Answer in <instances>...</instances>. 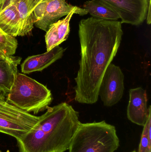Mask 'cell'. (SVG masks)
I'll use <instances>...</instances> for the list:
<instances>
[{"label": "cell", "instance_id": "5bb4252c", "mask_svg": "<svg viewBox=\"0 0 151 152\" xmlns=\"http://www.w3.org/2000/svg\"><path fill=\"white\" fill-rule=\"evenodd\" d=\"M83 9L94 18L107 20H117L120 18L118 14L107 4L100 0L87 1Z\"/></svg>", "mask_w": 151, "mask_h": 152}, {"label": "cell", "instance_id": "2e32d148", "mask_svg": "<svg viewBox=\"0 0 151 152\" xmlns=\"http://www.w3.org/2000/svg\"><path fill=\"white\" fill-rule=\"evenodd\" d=\"M137 152H151V113L144 126Z\"/></svg>", "mask_w": 151, "mask_h": 152}, {"label": "cell", "instance_id": "7402d4cb", "mask_svg": "<svg viewBox=\"0 0 151 152\" xmlns=\"http://www.w3.org/2000/svg\"><path fill=\"white\" fill-rule=\"evenodd\" d=\"M0 152H1V151H0Z\"/></svg>", "mask_w": 151, "mask_h": 152}, {"label": "cell", "instance_id": "d6986e66", "mask_svg": "<svg viewBox=\"0 0 151 152\" xmlns=\"http://www.w3.org/2000/svg\"><path fill=\"white\" fill-rule=\"evenodd\" d=\"M5 101V95L2 93L0 92V102H2V101Z\"/></svg>", "mask_w": 151, "mask_h": 152}, {"label": "cell", "instance_id": "ffe728a7", "mask_svg": "<svg viewBox=\"0 0 151 152\" xmlns=\"http://www.w3.org/2000/svg\"><path fill=\"white\" fill-rule=\"evenodd\" d=\"M7 57H8V56H6L4 53H3L2 52L0 51V59L5 58Z\"/></svg>", "mask_w": 151, "mask_h": 152}, {"label": "cell", "instance_id": "9c48e42d", "mask_svg": "<svg viewBox=\"0 0 151 152\" xmlns=\"http://www.w3.org/2000/svg\"><path fill=\"white\" fill-rule=\"evenodd\" d=\"M111 8L119 16L121 23L142 25L146 19L151 0H100Z\"/></svg>", "mask_w": 151, "mask_h": 152}, {"label": "cell", "instance_id": "3957f363", "mask_svg": "<svg viewBox=\"0 0 151 152\" xmlns=\"http://www.w3.org/2000/svg\"><path fill=\"white\" fill-rule=\"evenodd\" d=\"M119 146L116 128L103 121L80 122L68 150L69 152H114Z\"/></svg>", "mask_w": 151, "mask_h": 152}, {"label": "cell", "instance_id": "52a82bcc", "mask_svg": "<svg viewBox=\"0 0 151 152\" xmlns=\"http://www.w3.org/2000/svg\"><path fill=\"white\" fill-rule=\"evenodd\" d=\"M79 8L67 3L66 0H41L32 12L34 25L47 32L60 18Z\"/></svg>", "mask_w": 151, "mask_h": 152}, {"label": "cell", "instance_id": "7c38bea8", "mask_svg": "<svg viewBox=\"0 0 151 152\" xmlns=\"http://www.w3.org/2000/svg\"><path fill=\"white\" fill-rule=\"evenodd\" d=\"M65 50L59 45L43 54L28 57L21 65V72L29 74L42 71L61 58Z\"/></svg>", "mask_w": 151, "mask_h": 152}, {"label": "cell", "instance_id": "30bf717a", "mask_svg": "<svg viewBox=\"0 0 151 152\" xmlns=\"http://www.w3.org/2000/svg\"><path fill=\"white\" fill-rule=\"evenodd\" d=\"M129 99L127 109V115L130 121L144 126L151 113L150 105L147 107L146 91L142 88H131L129 91Z\"/></svg>", "mask_w": 151, "mask_h": 152}, {"label": "cell", "instance_id": "7a4b0ae2", "mask_svg": "<svg viewBox=\"0 0 151 152\" xmlns=\"http://www.w3.org/2000/svg\"><path fill=\"white\" fill-rule=\"evenodd\" d=\"M39 121L17 140L18 152H65L80 121L79 113L66 102L47 107Z\"/></svg>", "mask_w": 151, "mask_h": 152}, {"label": "cell", "instance_id": "8992f818", "mask_svg": "<svg viewBox=\"0 0 151 152\" xmlns=\"http://www.w3.org/2000/svg\"><path fill=\"white\" fill-rule=\"evenodd\" d=\"M40 116L25 111L6 101L0 102V133L16 140L28 133L35 125Z\"/></svg>", "mask_w": 151, "mask_h": 152}, {"label": "cell", "instance_id": "44dd1931", "mask_svg": "<svg viewBox=\"0 0 151 152\" xmlns=\"http://www.w3.org/2000/svg\"><path fill=\"white\" fill-rule=\"evenodd\" d=\"M131 152H137L135 151H133Z\"/></svg>", "mask_w": 151, "mask_h": 152}, {"label": "cell", "instance_id": "ac0fdd59", "mask_svg": "<svg viewBox=\"0 0 151 152\" xmlns=\"http://www.w3.org/2000/svg\"><path fill=\"white\" fill-rule=\"evenodd\" d=\"M41 0H31V3H32V6H33V9L35 8V6L40 2Z\"/></svg>", "mask_w": 151, "mask_h": 152}, {"label": "cell", "instance_id": "9a60e30c", "mask_svg": "<svg viewBox=\"0 0 151 152\" xmlns=\"http://www.w3.org/2000/svg\"><path fill=\"white\" fill-rule=\"evenodd\" d=\"M17 45L16 37L6 34L0 28V51L6 56H13Z\"/></svg>", "mask_w": 151, "mask_h": 152}, {"label": "cell", "instance_id": "8fae6325", "mask_svg": "<svg viewBox=\"0 0 151 152\" xmlns=\"http://www.w3.org/2000/svg\"><path fill=\"white\" fill-rule=\"evenodd\" d=\"M88 13L85 9L80 7L79 9L73 10L64 18L58 20L52 24L45 35L47 51L59 46L67 39L70 32V20L74 14L84 16Z\"/></svg>", "mask_w": 151, "mask_h": 152}, {"label": "cell", "instance_id": "5b68a950", "mask_svg": "<svg viewBox=\"0 0 151 152\" xmlns=\"http://www.w3.org/2000/svg\"><path fill=\"white\" fill-rule=\"evenodd\" d=\"M31 0H0V28L16 37L32 33L34 27Z\"/></svg>", "mask_w": 151, "mask_h": 152}, {"label": "cell", "instance_id": "ba28073f", "mask_svg": "<svg viewBox=\"0 0 151 152\" xmlns=\"http://www.w3.org/2000/svg\"><path fill=\"white\" fill-rule=\"evenodd\" d=\"M124 80L120 68L111 63L102 79L98 92L104 106L111 107L121 100L124 94Z\"/></svg>", "mask_w": 151, "mask_h": 152}, {"label": "cell", "instance_id": "6da1fadb", "mask_svg": "<svg viewBox=\"0 0 151 152\" xmlns=\"http://www.w3.org/2000/svg\"><path fill=\"white\" fill-rule=\"evenodd\" d=\"M122 23L91 17L81 20L79 36L81 59L75 78V100L93 104L106 69L116 56L123 34Z\"/></svg>", "mask_w": 151, "mask_h": 152}, {"label": "cell", "instance_id": "4fadbf2b", "mask_svg": "<svg viewBox=\"0 0 151 152\" xmlns=\"http://www.w3.org/2000/svg\"><path fill=\"white\" fill-rule=\"evenodd\" d=\"M21 59L20 57L13 56L0 59V92L5 96L11 89Z\"/></svg>", "mask_w": 151, "mask_h": 152}, {"label": "cell", "instance_id": "277c9868", "mask_svg": "<svg viewBox=\"0 0 151 152\" xmlns=\"http://www.w3.org/2000/svg\"><path fill=\"white\" fill-rule=\"evenodd\" d=\"M52 94L47 87L24 74L18 73L6 102L27 112L37 114L51 103Z\"/></svg>", "mask_w": 151, "mask_h": 152}, {"label": "cell", "instance_id": "e0dca14e", "mask_svg": "<svg viewBox=\"0 0 151 152\" xmlns=\"http://www.w3.org/2000/svg\"><path fill=\"white\" fill-rule=\"evenodd\" d=\"M151 2L149 4V7H148V11H147V23L148 25H150L151 23Z\"/></svg>", "mask_w": 151, "mask_h": 152}]
</instances>
